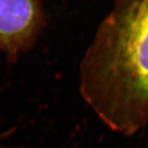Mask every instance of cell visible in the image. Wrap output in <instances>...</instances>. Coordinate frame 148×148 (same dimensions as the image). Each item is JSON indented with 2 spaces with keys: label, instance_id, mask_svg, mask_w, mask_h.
Wrapping results in <instances>:
<instances>
[{
  "label": "cell",
  "instance_id": "obj_1",
  "mask_svg": "<svg viewBox=\"0 0 148 148\" xmlns=\"http://www.w3.org/2000/svg\"><path fill=\"white\" fill-rule=\"evenodd\" d=\"M80 92L111 131L147 126L148 0L114 1L81 63Z\"/></svg>",
  "mask_w": 148,
  "mask_h": 148
},
{
  "label": "cell",
  "instance_id": "obj_2",
  "mask_svg": "<svg viewBox=\"0 0 148 148\" xmlns=\"http://www.w3.org/2000/svg\"><path fill=\"white\" fill-rule=\"evenodd\" d=\"M45 24L40 0H0V52L16 61L36 45Z\"/></svg>",
  "mask_w": 148,
  "mask_h": 148
},
{
  "label": "cell",
  "instance_id": "obj_3",
  "mask_svg": "<svg viewBox=\"0 0 148 148\" xmlns=\"http://www.w3.org/2000/svg\"><path fill=\"white\" fill-rule=\"evenodd\" d=\"M14 130H9V131H8L7 132H5V133H2V134H0V141L2 140V139H4V138H6V137H8V136H9V135H11L12 134V132H13Z\"/></svg>",
  "mask_w": 148,
  "mask_h": 148
}]
</instances>
